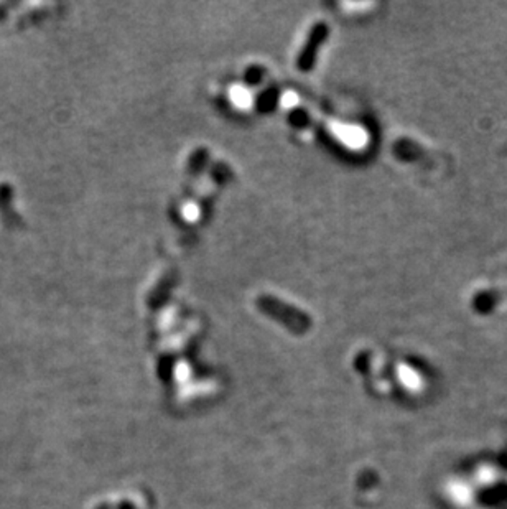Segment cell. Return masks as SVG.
<instances>
[{"label": "cell", "mask_w": 507, "mask_h": 509, "mask_svg": "<svg viewBox=\"0 0 507 509\" xmlns=\"http://www.w3.org/2000/svg\"><path fill=\"white\" fill-rule=\"evenodd\" d=\"M333 128H335V133L336 137L340 138V140L345 143L346 147L350 148H354V150H359V148L366 147L367 143V133L364 128L357 127V126H345V124H335L333 126Z\"/></svg>", "instance_id": "6da1fadb"}, {"label": "cell", "mask_w": 507, "mask_h": 509, "mask_svg": "<svg viewBox=\"0 0 507 509\" xmlns=\"http://www.w3.org/2000/svg\"><path fill=\"white\" fill-rule=\"evenodd\" d=\"M229 97L232 104L239 109H249L252 106V94L242 86H232Z\"/></svg>", "instance_id": "7a4b0ae2"}, {"label": "cell", "mask_w": 507, "mask_h": 509, "mask_svg": "<svg viewBox=\"0 0 507 509\" xmlns=\"http://www.w3.org/2000/svg\"><path fill=\"white\" fill-rule=\"evenodd\" d=\"M181 215L188 221H196L198 217H200V208H198L196 205H193V203H188V205L183 206Z\"/></svg>", "instance_id": "3957f363"}, {"label": "cell", "mask_w": 507, "mask_h": 509, "mask_svg": "<svg viewBox=\"0 0 507 509\" xmlns=\"http://www.w3.org/2000/svg\"><path fill=\"white\" fill-rule=\"evenodd\" d=\"M282 102L285 107H292L293 104H297V96L293 92H287L285 96L282 97Z\"/></svg>", "instance_id": "277c9868"}]
</instances>
